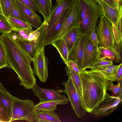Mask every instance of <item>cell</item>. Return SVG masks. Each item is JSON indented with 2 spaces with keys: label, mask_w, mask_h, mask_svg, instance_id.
Segmentation results:
<instances>
[{
  "label": "cell",
  "mask_w": 122,
  "mask_h": 122,
  "mask_svg": "<svg viewBox=\"0 0 122 122\" xmlns=\"http://www.w3.org/2000/svg\"><path fill=\"white\" fill-rule=\"evenodd\" d=\"M0 3L4 17L6 18L12 17L10 0H0Z\"/></svg>",
  "instance_id": "cell-30"
},
{
  "label": "cell",
  "mask_w": 122,
  "mask_h": 122,
  "mask_svg": "<svg viewBox=\"0 0 122 122\" xmlns=\"http://www.w3.org/2000/svg\"><path fill=\"white\" fill-rule=\"evenodd\" d=\"M96 27L93 28L91 31L89 38L93 45L98 48L100 45V42L96 32Z\"/></svg>",
  "instance_id": "cell-35"
},
{
  "label": "cell",
  "mask_w": 122,
  "mask_h": 122,
  "mask_svg": "<svg viewBox=\"0 0 122 122\" xmlns=\"http://www.w3.org/2000/svg\"><path fill=\"white\" fill-rule=\"evenodd\" d=\"M89 35H86L84 41L81 71L88 68L97 61V48L93 45L90 40Z\"/></svg>",
  "instance_id": "cell-12"
},
{
  "label": "cell",
  "mask_w": 122,
  "mask_h": 122,
  "mask_svg": "<svg viewBox=\"0 0 122 122\" xmlns=\"http://www.w3.org/2000/svg\"><path fill=\"white\" fill-rule=\"evenodd\" d=\"M28 8L35 11H40L32 0H18Z\"/></svg>",
  "instance_id": "cell-36"
},
{
  "label": "cell",
  "mask_w": 122,
  "mask_h": 122,
  "mask_svg": "<svg viewBox=\"0 0 122 122\" xmlns=\"http://www.w3.org/2000/svg\"><path fill=\"white\" fill-rule=\"evenodd\" d=\"M103 0L105 1V2L107 4L112 6V7L115 8H118L113 0Z\"/></svg>",
  "instance_id": "cell-41"
},
{
  "label": "cell",
  "mask_w": 122,
  "mask_h": 122,
  "mask_svg": "<svg viewBox=\"0 0 122 122\" xmlns=\"http://www.w3.org/2000/svg\"><path fill=\"white\" fill-rule=\"evenodd\" d=\"M32 90L34 95L39 99V102L54 100H64L67 99L64 95L61 93L63 90H54L42 88L36 83L33 86Z\"/></svg>",
  "instance_id": "cell-11"
},
{
  "label": "cell",
  "mask_w": 122,
  "mask_h": 122,
  "mask_svg": "<svg viewBox=\"0 0 122 122\" xmlns=\"http://www.w3.org/2000/svg\"><path fill=\"white\" fill-rule=\"evenodd\" d=\"M12 28V31H18L21 30H32V26L27 22L13 17L6 18Z\"/></svg>",
  "instance_id": "cell-25"
},
{
  "label": "cell",
  "mask_w": 122,
  "mask_h": 122,
  "mask_svg": "<svg viewBox=\"0 0 122 122\" xmlns=\"http://www.w3.org/2000/svg\"><path fill=\"white\" fill-rule=\"evenodd\" d=\"M79 75L82 86L81 104L87 112L91 113L104 100L107 88L112 82L89 70L80 71Z\"/></svg>",
  "instance_id": "cell-2"
},
{
  "label": "cell",
  "mask_w": 122,
  "mask_h": 122,
  "mask_svg": "<svg viewBox=\"0 0 122 122\" xmlns=\"http://www.w3.org/2000/svg\"><path fill=\"white\" fill-rule=\"evenodd\" d=\"M11 121L6 108L0 99V122H10Z\"/></svg>",
  "instance_id": "cell-33"
},
{
  "label": "cell",
  "mask_w": 122,
  "mask_h": 122,
  "mask_svg": "<svg viewBox=\"0 0 122 122\" xmlns=\"http://www.w3.org/2000/svg\"><path fill=\"white\" fill-rule=\"evenodd\" d=\"M122 63L119 67L117 73V82H120L122 80Z\"/></svg>",
  "instance_id": "cell-39"
},
{
  "label": "cell",
  "mask_w": 122,
  "mask_h": 122,
  "mask_svg": "<svg viewBox=\"0 0 122 122\" xmlns=\"http://www.w3.org/2000/svg\"><path fill=\"white\" fill-rule=\"evenodd\" d=\"M117 8L119 10L122 9V0H113Z\"/></svg>",
  "instance_id": "cell-40"
},
{
  "label": "cell",
  "mask_w": 122,
  "mask_h": 122,
  "mask_svg": "<svg viewBox=\"0 0 122 122\" xmlns=\"http://www.w3.org/2000/svg\"><path fill=\"white\" fill-rule=\"evenodd\" d=\"M86 36L82 34L77 39L73 47L69 52L68 61L72 60L74 61L77 64L80 71L81 70L84 43Z\"/></svg>",
  "instance_id": "cell-14"
},
{
  "label": "cell",
  "mask_w": 122,
  "mask_h": 122,
  "mask_svg": "<svg viewBox=\"0 0 122 122\" xmlns=\"http://www.w3.org/2000/svg\"><path fill=\"white\" fill-rule=\"evenodd\" d=\"M74 0H61L58 4L53 7L47 22L46 31L52 26L58 18L67 8L71 6Z\"/></svg>",
  "instance_id": "cell-15"
},
{
  "label": "cell",
  "mask_w": 122,
  "mask_h": 122,
  "mask_svg": "<svg viewBox=\"0 0 122 122\" xmlns=\"http://www.w3.org/2000/svg\"><path fill=\"white\" fill-rule=\"evenodd\" d=\"M102 8L105 17L117 27L122 22V10H119L106 3L103 0H95Z\"/></svg>",
  "instance_id": "cell-13"
},
{
  "label": "cell",
  "mask_w": 122,
  "mask_h": 122,
  "mask_svg": "<svg viewBox=\"0 0 122 122\" xmlns=\"http://www.w3.org/2000/svg\"><path fill=\"white\" fill-rule=\"evenodd\" d=\"M61 0H56V4H58Z\"/></svg>",
  "instance_id": "cell-45"
},
{
  "label": "cell",
  "mask_w": 122,
  "mask_h": 122,
  "mask_svg": "<svg viewBox=\"0 0 122 122\" xmlns=\"http://www.w3.org/2000/svg\"><path fill=\"white\" fill-rule=\"evenodd\" d=\"M69 102L68 98L66 99L58 100L52 101L42 102H39L35 105L36 111H54L56 110L57 105H65Z\"/></svg>",
  "instance_id": "cell-22"
},
{
  "label": "cell",
  "mask_w": 122,
  "mask_h": 122,
  "mask_svg": "<svg viewBox=\"0 0 122 122\" xmlns=\"http://www.w3.org/2000/svg\"><path fill=\"white\" fill-rule=\"evenodd\" d=\"M45 47L37 54L32 61L34 74L43 83L46 82L48 76V61L45 56Z\"/></svg>",
  "instance_id": "cell-10"
},
{
  "label": "cell",
  "mask_w": 122,
  "mask_h": 122,
  "mask_svg": "<svg viewBox=\"0 0 122 122\" xmlns=\"http://www.w3.org/2000/svg\"><path fill=\"white\" fill-rule=\"evenodd\" d=\"M68 64L72 70L79 73L80 71L77 64L74 61L72 60H69L68 61Z\"/></svg>",
  "instance_id": "cell-38"
},
{
  "label": "cell",
  "mask_w": 122,
  "mask_h": 122,
  "mask_svg": "<svg viewBox=\"0 0 122 122\" xmlns=\"http://www.w3.org/2000/svg\"><path fill=\"white\" fill-rule=\"evenodd\" d=\"M46 26L44 27L36 41H30L18 39H14L32 61L37 54L45 47Z\"/></svg>",
  "instance_id": "cell-9"
},
{
  "label": "cell",
  "mask_w": 122,
  "mask_h": 122,
  "mask_svg": "<svg viewBox=\"0 0 122 122\" xmlns=\"http://www.w3.org/2000/svg\"><path fill=\"white\" fill-rule=\"evenodd\" d=\"M97 61L100 60L107 59L117 63L121 60V56L117 51L107 48L99 46L97 48Z\"/></svg>",
  "instance_id": "cell-21"
},
{
  "label": "cell",
  "mask_w": 122,
  "mask_h": 122,
  "mask_svg": "<svg viewBox=\"0 0 122 122\" xmlns=\"http://www.w3.org/2000/svg\"><path fill=\"white\" fill-rule=\"evenodd\" d=\"M88 5L87 14L80 24L82 34L86 35H90L92 29L96 27L99 19L104 15L102 8L95 0Z\"/></svg>",
  "instance_id": "cell-6"
},
{
  "label": "cell",
  "mask_w": 122,
  "mask_h": 122,
  "mask_svg": "<svg viewBox=\"0 0 122 122\" xmlns=\"http://www.w3.org/2000/svg\"><path fill=\"white\" fill-rule=\"evenodd\" d=\"M68 77L67 81L62 82L64 87L63 92L67 95L76 116L79 118H81L85 115L87 111L82 106L80 96L71 78Z\"/></svg>",
  "instance_id": "cell-7"
},
{
  "label": "cell",
  "mask_w": 122,
  "mask_h": 122,
  "mask_svg": "<svg viewBox=\"0 0 122 122\" xmlns=\"http://www.w3.org/2000/svg\"><path fill=\"white\" fill-rule=\"evenodd\" d=\"M65 69L67 75L71 78L81 100L82 96V86L79 73L72 70L68 65L66 66Z\"/></svg>",
  "instance_id": "cell-26"
},
{
  "label": "cell",
  "mask_w": 122,
  "mask_h": 122,
  "mask_svg": "<svg viewBox=\"0 0 122 122\" xmlns=\"http://www.w3.org/2000/svg\"><path fill=\"white\" fill-rule=\"evenodd\" d=\"M113 64V61L107 59L99 60L93 64L88 68L101 67Z\"/></svg>",
  "instance_id": "cell-34"
},
{
  "label": "cell",
  "mask_w": 122,
  "mask_h": 122,
  "mask_svg": "<svg viewBox=\"0 0 122 122\" xmlns=\"http://www.w3.org/2000/svg\"><path fill=\"white\" fill-rule=\"evenodd\" d=\"M0 36L6 53L7 67L16 73L20 85L25 89H32L36 79L31 66V60L10 34H2Z\"/></svg>",
  "instance_id": "cell-1"
},
{
  "label": "cell",
  "mask_w": 122,
  "mask_h": 122,
  "mask_svg": "<svg viewBox=\"0 0 122 122\" xmlns=\"http://www.w3.org/2000/svg\"><path fill=\"white\" fill-rule=\"evenodd\" d=\"M0 92L9 93V92L6 90L3 87L0 82Z\"/></svg>",
  "instance_id": "cell-42"
},
{
  "label": "cell",
  "mask_w": 122,
  "mask_h": 122,
  "mask_svg": "<svg viewBox=\"0 0 122 122\" xmlns=\"http://www.w3.org/2000/svg\"><path fill=\"white\" fill-rule=\"evenodd\" d=\"M81 21L86 17L88 11V5L85 2L81 0Z\"/></svg>",
  "instance_id": "cell-37"
},
{
  "label": "cell",
  "mask_w": 122,
  "mask_h": 122,
  "mask_svg": "<svg viewBox=\"0 0 122 122\" xmlns=\"http://www.w3.org/2000/svg\"><path fill=\"white\" fill-rule=\"evenodd\" d=\"M13 97L9 93L0 92V99L6 108L11 119L12 116Z\"/></svg>",
  "instance_id": "cell-27"
},
{
  "label": "cell",
  "mask_w": 122,
  "mask_h": 122,
  "mask_svg": "<svg viewBox=\"0 0 122 122\" xmlns=\"http://www.w3.org/2000/svg\"><path fill=\"white\" fill-rule=\"evenodd\" d=\"M122 101V96H111L106 92L104 100L90 113L96 118L106 117L117 109Z\"/></svg>",
  "instance_id": "cell-8"
},
{
  "label": "cell",
  "mask_w": 122,
  "mask_h": 122,
  "mask_svg": "<svg viewBox=\"0 0 122 122\" xmlns=\"http://www.w3.org/2000/svg\"><path fill=\"white\" fill-rule=\"evenodd\" d=\"M0 15H1L3 16H4V15L2 8L1 7V5L0 3Z\"/></svg>",
  "instance_id": "cell-44"
},
{
  "label": "cell",
  "mask_w": 122,
  "mask_h": 122,
  "mask_svg": "<svg viewBox=\"0 0 122 122\" xmlns=\"http://www.w3.org/2000/svg\"><path fill=\"white\" fill-rule=\"evenodd\" d=\"M36 112V114L29 122H61L54 111Z\"/></svg>",
  "instance_id": "cell-20"
},
{
  "label": "cell",
  "mask_w": 122,
  "mask_h": 122,
  "mask_svg": "<svg viewBox=\"0 0 122 122\" xmlns=\"http://www.w3.org/2000/svg\"><path fill=\"white\" fill-rule=\"evenodd\" d=\"M12 30V28L6 18L0 15V32L4 34H9Z\"/></svg>",
  "instance_id": "cell-29"
},
{
  "label": "cell",
  "mask_w": 122,
  "mask_h": 122,
  "mask_svg": "<svg viewBox=\"0 0 122 122\" xmlns=\"http://www.w3.org/2000/svg\"><path fill=\"white\" fill-rule=\"evenodd\" d=\"M82 34L80 25L70 28L62 37L64 40L69 52L71 50L77 39Z\"/></svg>",
  "instance_id": "cell-19"
},
{
  "label": "cell",
  "mask_w": 122,
  "mask_h": 122,
  "mask_svg": "<svg viewBox=\"0 0 122 122\" xmlns=\"http://www.w3.org/2000/svg\"><path fill=\"white\" fill-rule=\"evenodd\" d=\"M10 1L12 17L27 22L21 10L16 3L15 0H10Z\"/></svg>",
  "instance_id": "cell-28"
},
{
  "label": "cell",
  "mask_w": 122,
  "mask_h": 122,
  "mask_svg": "<svg viewBox=\"0 0 122 122\" xmlns=\"http://www.w3.org/2000/svg\"><path fill=\"white\" fill-rule=\"evenodd\" d=\"M15 1L27 22L36 29L39 27L43 23L40 17L35 11L28 8L18 0Z\"/></svg>",
  "instance_id": "cell-17"
},
{
  "label": "cell",
  "mask_w": 122,
  "mask_h": 122,
  "mask_svg": "<svg viewBox=\"0 0 122 122\" xmlns=\"http://www.w3.org/2000/svg\"><path fill=\"white\" fill-rule=\"evenodd\" d=\"M86 3L87 4H90L95 1V0H81Z\"/></svg>",
  "instance_id": "cell-43"
},
{
  "label": "cell",
  "mask_w": 122,
  "mask_h": 122,
  "mask_svg": "<svg viewBox=\"0 0 122 122\" xmlns=\"http://www.w3.org/2000/svg\"><path fill=\"white\" fill-rule=\"evenodd\" d=\"M122 63L121 62L118 65L112 64L105 66L90 67L88 68L91 71L102 76L107 80L117 81V73Z\"/></svg>",
  "instance_id": "cell-16"
},
{
  "label": "cell",
  "mask_w": 122,
  "mask_h": 122,
  "mask_svg": "<svg viewBox=\"0 0 122 122\" xmlns=\"http://www.w3.org/2000/svg\"><path fill=\"white\" fill-rule=\"evenodd\" d=\"M72 5L65 11L51 27L46 31V40L44 44L45 46H47L48 42L60 31L66 18L71 10Z\"/></svg>",
  "instance_id": "cell-18"
},
{
  "label": "cell",
  "mask_w": 122,
  "mask_h": 122,
  "mask_svg": "<svg viewBox=\"0 0 122 122\" xmlns=\"http://www.w3.org/2000/svg\"><path fill=\"white\" fill-rule=\"evenodd\" d=\"M43 16L44 20L49 18L53 8L51 0H32Z\"/></svg>",
  "instance_id": "cell-23"
},
{
  "label": "cell",
  "mask_w": 122,
  "mask_h": 122,
  "mask_svg": "<svg viewBox=\"0 0 122 122\" xmlns=\"http://www.w3.org/2000/svg\"><path fill=\"white\" fill-rule=\"evenodd\" d=\"M51 44L54 46L58 51L64 64L68 65L69 51L66 44L62 38L52 42Z\"/></svg>",
  "instance_id": "cell-24"
},
{
  "label": "cell",
  "mask_w": 122,
  "mask_h": 122,
  "mask_svg": "<svg viewBox=\"0 0 122 122\" xmlns=\"http://www.w3.org/2000/svg\"><path fill=\"white\" fill-rule=\"evenodd\" d=\"M108 90L113 92L112 96H122V80L117 85H114L113 83H112L107 88V91Z\"/></svg>",
  "instance_id": "cell-31"
},
{
  "label": "cell",
  "mask_w": 122,
  "mask_h": 122,
  "mask_svg": "<svg viewBox=\"0 0 122 122\" xmlns=\"http://www.w3.org/2000/svg\"><path fill=\"white\" fill-rule=\"evenodd\" d=\"M35 106L31 100H22L14 96L11 122L19 120L29 122L36 113Z\"/></svg>",
  "instance_id": "cell-4"
},
{
  "label": "cell",
  "mask_w": 122,
  "mask_h": 122,
  "mask_svg": "<svg viewBox=\"0 0 122 122\" xmlns=\"http://www.w3.org/2000/svg\"><path fill=\"white\" fill-rule=\"evenodd\" d=\"M7 67L6 53L0 36V69Z\"/></svg>",
  "instance_id": "cell-32"
},
{
  "label": "cell",
  "mask_w": 122,
  "mask_h": 122,
  "mask_svg": "<svg viewBox=\"0 0 122 122\" xmlns=\"http://www.w3.org/2000/svg\"><path fill=\"white\" fill-rule=\"evenodd\" d=\"M96 30L100 42L99 46L117 51L113 23L104 16H102Z\"/></svg>",
  "instance_id": "cell-3"
},
{
  "label": "cell",
  "mask_w": 122,
  "mask_h": 122,
  "mask_svg": "<svg viewBox=\"0 0 122 122\" xmlns=\"http://www.w3.org/2000/svg\"><path fill=\"white\" fill-rule=\"evenodd\" d=\"M81 9L80 0H74L71 10L60 31L48 42L47 45L51 44L53 42L62 38L67 31L72 27L80 25Z\"/></svg>",
  "instance_id": "cell-5"
}]
</instances>
